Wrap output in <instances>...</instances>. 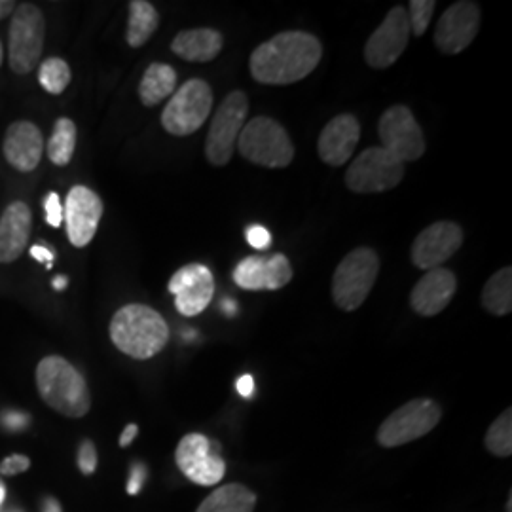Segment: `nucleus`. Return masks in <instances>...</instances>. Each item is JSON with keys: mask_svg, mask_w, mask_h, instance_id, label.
Instances as JSON below:
<instances>
[{"mask_svg": "<svg viewBox=\"0 0 512 512\" xmlns=\"http://www.w3.org/2000/svg\"><path fill=\"white\" fill-rule=\"evenodd\" d=\"M10 512H23V511H18V509H12V511Z\"/></svg>", "mask_w": 512, "mask_h": 512, "instance_id": "46", "label": "nucleus"}, {"mask_svg": "<svg viewBox=\"0 0 512 512\" xmlns=\"http://www.w3.org/2000/svg\"><path fill=\"white\" fill-rule=\"evenodd\" d=\"M410 40V25L406 8L389 10L380 27L370 35L365 46V61L372 69H387L404 54Z\"/></svg>", "mask_w": 512, "mask_h": 512, "instance_id": "13", "label": "nucleus"}, {"mask_svg": "<svg viewBox=\"0 0 512 512\" xmlns=\"http://www.w3.org/2000/svg\"><path fill=\"white\" fill-rule=\"evenodd\" d=\"M484 310L497 317H505L512 311V270L501 268L484 285L482 291Z\"/></svg>", "mask_w": 512, "mask_h": 512, "instance_id": "27", "label": "nucleus"}, {"mask_svg": "<svg viewBox=\"0 0 512 512\" xmlns=\"http://www.w3.org/2000/svg\"><path fill=\"white\" fill-rule=\"evenodd\" d=\"M486 448L497 458H509L512 454V410L507 408L497 420L490 425L486 433Z\"/></svg>", "mask_w": 512, "mask_h": 512, "instance_id": "29", "label": "nucleus"}, {"mask_svg": "<svg viewBox=\"0 0 512 512\" xmlns=\"http://www.w3.org/2000/svg\"><path fill=\"white\" fill-rule=\"evenodd\" d=\"M224 38L215 29H188L171 42V52L190 63H207L220 54Z\"/></svg>", "mask_w": 512, "mask_h": 512, "instance_id": "23", "label": "nucleus"}, {"mask_svg": "<svg viewBox=\"0 0 512 512\" xmlns=\"http://www.w3.org/2000/svg\"><path fill=\"white\" fill-rule=\"evenodd\" d=\"M55 291H63V289H67V277H55L54 283Z\"/></svg>", "mask_w": 512, "mask_h": 512, "instance_id": "43", "label": "nucleus"}, {"mask_svg": "<svg viewBox=\"0 0 512 512\" xmlns=\"http://www.w3.org/2000/svg\"><path fill=\"white\" fill-rule=\"evenodd\" d=\"M42 512H63L61 511V505L57 503V499L54 497H46L42 501Z\"/></svg>", "mask_w": 512, "mask_h": 512, "instance_id": "42", "label": "nucleus"}, {"mask_svg": "<svg viewBox=\"0 0 512 512\" xmlns=\"http://www.w3.org/2000/svg\"><path fill=\"white\" fill-rule=\"evenodd\" d=\"M29 467H31V459L21 454H14L0 463V473L4 476L19 475V473H25Z\"/></svg>", "mask_w": 512, "mask_h": 512, "instance_id": "35", "label": "nucleus"}, {"mask_svg": "<svg viewBox=\"0 0 512 512\" xmlns=\"http://www.w3.org/2000/svg\"><path fill=\"white\" fill-rule=\"evenodd\" d=\"M458 291V277L448 268L429 270L414 285L410 306L421 317H435L446 310Z\"/></svg>", "mask_w": 512, "mask_h": 512, "instance_id": "19", "label": "nucleus"}, {"mask_svg": "<svg viewBox=\"0 0 512 512\" xmlns=\"http://www.w3.org/2000/svg\"><path fill=\"white\" fill-rule=\"evenodd\" d=\"M213 109V90L200 78L183 84L162 112V126L175 137H186L202 128Z\"/></svg>", "mask_w": 512, "mask_h": 512, "instance_id": "7", "label": "nucleus"}, {"mask_svg": "<svg viewBox=\"0 0 512 512\" xmlns=\"http://www.w3.org/2000/svg\"><path fill=\"white\" fill-rule=\"evenodd\" d=\"M321 42L310 33L287 31L256 48L249 67L256 82L266 86H287L304 80L321 61Z\"/></svg>", "mask_w": 512, "mask_h": 512, "instance_id": "1", "label": "nucleus"}, {"mask_svg": "<svg viewBox=\"0 0 512 512\" xmlns=\"http://www.w3.org/2000/svg\"><path fill=\"white\" fill-rule=\"evenodd\" d=\"M44 211H46L48 224L54 226V228H59L61 222H63V205H61V200H59V196H57L55 192H52V194L44 200Z\"/></svg>", "mask_w": 512, "mask_h": 512, "instance_id": "37", "label": "nucleus"}, {"mask_svg": "<svg viewBox=\"0 0 512 512\" xmlns=\"http://www.w3.org/2000/svg\"><path fill=\"white\" fill-rule=\"evenodd\" d=\"M31 209L23 202L10 203L0 217V264L18 260L31 236Z\"/></svg>", "mask_w": 512, "mask_h": 512, "instance_id": "22", "label": "nucleus"}, {"mask_svg": "<svg viewBox=\"0 0 512 512\" xmlns=\"http://www.w3.org/2000/svg\"><path fill=\"white\" fill-rule=\"evenodd\" d=\"M160 25V16L156 8L147 0H133L129 2V23L126 40L131 48H141L148 42V38L156 33Z\"/></svg>", "mask_w": 512, "mask_h": 512, "instance_id": "26", "label": "nucleus"}, {"mask_svg": "<svg viewBox=\"0 0 512 512\" xmlns=\"http://www.w3.org/2000/svg\"><path fill=\"white\" fill-rule=\"evenodd\" d=\"M109 332L116 348L139 361L158 355L169 340V327L164 317L143 304H129L116 311Z\"/></svg>", "mask_w": 512, "mask_h": 512, "instance_id": "2", "label": "nucleus"}, {"mask_svg": "<svg viewBox=\"0 0 512 512\" xmlns=\"http://www.w3.org/2000/svg\"><path fill=\"white\" fill-rule=\"evenodd\" d=\"M0 65H2V42H0Z\"/></svg>", "mask_w": 512, "mask_h": 512, "instance_id": "45", "label": "nucleus"}, {"mask_svg": "<svg viewBox=\"0 0 512 512\" xmlns=\"http://www.w3.org/2000/svg\"><path fill=\"white\" fill-rule=\"evenodd\" d=\"M222 306H224V310H226L228 315H234V313H236V304H234V302H228V300H226Z\"/></svg>", "mask_w": 512, "mask_h": 512, "instance_id": "44", "label": "nucleus"}, {"mask_svg": "<svg viewBox=\"0 0 512 512\" xmlns=\"http://www.w3.org/2000/svg\"><path fill=\"white\" fill-rule=\"evenodd\" d=\"M245 238L249 241V245H251L253 249H258V251H266V249L272 245L270 232H268L264 226H260V224L249 226L247 232H245Z\"/></svg>", "mask_w": 512, "mask_h": 512, "instance_id": "34", "label": "nucleus"}, {"mask_svg": "<svg viewBox=\"0 0 512 512\" xmlns=\"http://www.w3.org/2000/svg\"><path fill=\"white\" fill-rule=\"evenodd\" d=\"M361 139V124L353 114H338L323 128L317 152L319 158L327 165L340 167L348 164L353 156V150L359 145Z\"/></svg>", "mask_w": 512, "mask_h": 512, "instance_id": "20", "label": "nucleus"}, {"mask_svg": "<svg viewBox=\"0 0 512 512\" xmlns=\"http://www.w3.org/2000/svg\"><path fill=\"white\" fill-rule=\"evenodd\" d=\"M147 475L148 471L145 463H133V465H131L128 478L129 495L141 494V490H143V486H145V480H147Z\"/></svg>", "mask_w": 512, "mask_h": 512, "instance_id": "36", "label": "nucleus"}, {"mask_svg": "<svg viewBox=\"0 0 512 512\" xmlns=\"http://www.w3.org/2000/svg\"><path fill=\"white\" fill-rule=\"evenodd\" d=\"M78 469L88 476L93 475L95 469H97V450H95V444L90 439L80 442V448H78Z\"/></svg>", "mask_w": 512, "mask_h": 512, "instance_id": "32", "label": "nucleus"}, {"mask_svg": "<svg viewBox=\"0 0 512 512\" xmlns=\"http://www.w3.org/2000/svg\"><path fill=\"white\" fill-rule=\"evenodd\" d=\"M380 274V256L370 247L353 249L332 275V300L344 311H355L365 304Z\"/></svg>", "mask_w": 512, "mask_h": 512, "instance_id": "5", "label": "nucleus"}, {"mask_svg": "<svg viewBox=\"0 0 512 512\" xmlns=\"http://www.w3.org/2000/svg\"><path fill=\"white\" fill-rule=\"evenodd\" d=\"M236 389H238V393L241 397L251 399L253 393H255V380H253V376H251V374H243V376L239 378L238 384H236Z\"/></svg>", "mask_w": 512, "mask_h": 512, "instance_id": "39", "label": "nucleus"}, {"mask_svg": "<svg viewBox=\"0 0 512 512\" xmlns=\"http://www.w3.org/2000/svg\"><path fill=\"white\" fill-rule=\"evenodd\" d=\"M378 135L382 148L403 164L416 162L425 154L423 131L414 112L404 105L385 110L378 122Z\"/></svg>", "mask_w": 512, "mask_h": 512, "instance_id": "11", "label": "nucleus"}, {"mask_svg": "<svg viewBox=\"0 0 512 512\" xmlns=\"http://www.w3.org/2000/svg\"><path fill=\"white\" fill-rule=\"evenodd\" d=\"M255 507L253 490L243 484H226L207 495L196 512H253Z\"/></svg>", "mask_w": 512, "mask_h": 512, "instance_id": "24", "label": "nucleus"}, {"mask_svg": "<svg viewBox=\"0 0 512 512\" xmlns=\"http://www.w3.org/2000/svg\"><path fill=\"white\" fill-rule=\"evenodd\" d=\"M175 461L188 480L200 486H215L226 475V463L220 458V444L202 433H190L179 442Z\"/></svg>", "mask_w": 512, "mask_h": 512, "instance_id": "12", "label": "nucleus"}, {"mask_svg": "<svg viewBox=\"0 0 512 512\" xmlns=\"http://www.w3.org/2000/svg\"><path fill=\"white\" fill-rule=\"evenodd\" d=\"M404 179V164L382 147L363 150L346 173V184L355 194H380L393 190Z\"/></svg>", "mask_w": 512, "mask_h": 512, "instance_id": "9", "label": "nucleus"}, {"mask_svg": "<svg viewBox=\"0 0 512 512\" xmlns=\"http://www.w3.org/2000/svg\"><path fill=\"white\" fill-rule=\"evenodd\" d=\"M46 23L40 8L23 2L16 6L10 25V69L16 74H29L37 69L44 50Z\"/></svg>", "mask_w": 512, "mask_h": 512, "instance_id": "8", "label": "nucleus"}, {"mask_svg": "<svg viewBox=\"0 0 512 512\" xmlns=\"http://www.w3.org/2000/svg\"><path fill=\"white\" fill-rule=\"evenodd\" d=\"M2 150L8 164L16 167L21 173H31L37 169L42 160V152H44L42 131L31 122H16L6 131Z\"/></svg>", "mask_w": 512, "mask_h": 512, "instance_id": "21", "label": "nucleus"}, {"mask_svg": "<svg viewBox=\"0 0 512 512\" xmlns=\"http://www.w3.org/2000/svg\"><path fill=\"white\" fill-rule=\"evenodd\" d=\"M29 421H31V418L27 414H23V412H18V410H6V412L0 414V425L8 433H19V431L27 429Z\"/></svg>", "mask_w": 512, "mask_h": 512, "instance_id": "33", "label": "nucleus"}, {"mask_svg": "<svg viewBox=\"0 0 512 512\" xmlns=\"http://www.w3.org/2000/svg\"><path fill=\"white\" fill-rule=\"evenodd\" d=\"M38 80L46 92L52 93V95H61L71 82V69L63 59L50 57L40 65Z\"/></svg>", "mask_w": 512, "mask_h": 512, "instance_id": "30", "label": "nucleus"}, {"mask_svg": "<svg viewBox=\"0 0 512 512\" xmlns=\"http://www.w3.org/2000/svg\"><path fill=\"white\" fill-rule=\"evenodd\" d=\"M435 8H437V2H433V0H412L410 2L408 10H406L410 35L414 33V37H421L427 31Z\"/></svg>", "mask_w": 512, "mask_h": 512, "instance_id": "31", "label": "nucleus"}, {"mask_svg": "<svg viewBox=\"0 0 512 512\" xmlns=\"http://www.w3.org/2000/svg\"><path fill=\"white\" fill-rule=\"evenodd\" d=\"M480 27V8L475 2L459 0L440 18L435 44L442 54L456 55L469 48Z\"/></svg>", "mask_w": 512, "mask_h": 512, "instance_id": "17", "label": "nucleus"}, {"mask_svg": "<svg viewBox=\"0 0 512 512\" xmlns=\"http://www.w3.org/2000/svg\"><path fill=\"white\" fill-rule=\"evenodd\" d=\"M175 86H177L175 69L164 63H152L139 84L141 103L145 107H156L169 95H173Z\"/></svg>", "mask_w": 512, "mask_h": 512, "instance_id": "25", "label": "nucleus"}, {"mask_svg": "<svg viewBox=\"0 0 512 512\" xmlns=\"http://www.w3.org/2000/svg\"><path fill=\"white\" fill-rule=\"evenodd\" d=\"M14 10H16V2L0 0V19L8 18L10 14H14Z\"/></svg>", "mask_w": 512, "mask_h": 512, "instance_id": "41", "label": "nucleus"}, {"mask_svg": "<svg viewBox=\"0 0 512 512\" xmlns=\"http://www.w3.org/2000/svg\"><path fill=\"white\" fill-rule=\"evenodd\" d=\"M239 154L262 167L283 169L291 165L294 147L287 129L268 116H256L239 133Z\"/></svg>", "mask_w": 512, "mask_h": 512, "instance_id": "4", "label": "nucleus"}, {"mask_svg": "<svg viewBox=\"0 0 512 512\" xmlns=\"http://www.w3.org/2000/svg\"><path fill=\"white\" fill-rule=\"evenodd\" d=\"M76 148V126L69 118H59L55 122L54 133L48 141V158L55 165L63 167L73 160Z\"/></svg>", "mask_w": 512, "mask_h": 512, "instance_id": "28", "label": "nucleus"}, {"mask_svg": "<svg viewBox=\"0 0 512 512\" xmlns=\"http://www.w3.org/2000/svg\"><path fill=\"white\" fill-rule=\"evenodd\" d=\"M249 99L243 92H232L219 105L205 139V156L209 164L222 167L234 156L239 133L247 122Z\"/></svg>", "mask_w": 512, "mask_h": 512, "instance_id": "6", "label": "nucleus"}, {"mask_svg": "<svg viewBox=\"0 0 512 512\" xmlns=\"http://www.w3.org/2000/svg\"><path fill=\"white\" fill-rule=\"evenodd\" d=\"M442 418L439 404L431 399H414L395 410L378 429L384 448H397L429 435Z\"/></svg>", "mask_w": 512, "mask_h": 512, "instance_id": "10", "label": "nucleus"}, {"mask_svg": "<svg viewBox=\"0 0 512 512\" xmlns=\"http://www.w3.org/2000/svg\"><path fill=\"white\" fill-rule=\"evenodd\" d=\"M137 435H139V427H137L135 423H129L128 427L122 431V437H120V446H122V448H126V446H129V444L135 440Z\"/></svg>", "mask_w": 512, "mask_h": 512, "instance_id": "40", "label": "nucleus"}, {"mask_svg": "<svg viewBox=\"0 0 512 512\" xmlns=\"http://www.w3.org/2000/svg\"><path fill=\"white\" fill-rule=\"evenodd\" d=\"M0 484H2V480H0Z\"/></svg>", "mask_w": 512, "mask_h": 512, "instance_id": "47", "label": "nucleus"}, {"mask_svg": "<svg viewBox=\"0 0 512 512\" xmlns=\"http://www.w3.org/2000/svg\"><path fill=\"white\" fill-rule=\"evenodd\" d=\"M461 245L463 230L458 224L450 220H440L427 226L420 232V236L414 239L410 258L416 268L429 272L435 268H442V264L456 255Z\"/></svg>", "mask_w": 512, "mask_h": 512, "instance_id": "14", "label": "nucleus"}, {"mask_svg": "<svg viewBox=\"0 0 512 512\" xmlns=\"http://www.w3.org/2000/svg\"><path fill=\"white\" fill-rule=\"evenodd\" d=\"M103 217L101 198L86 186H74L63 207L67 236L74 247H86L95 238L99 220Z\"/></svg>", "mask_w": 512, "mask_h": 512, "instance_id": "18", "label": "nucleus"}, {"mask_svg": "<svg viewBox=\"0 0 512 512\" xmlns=\"http://www.w3.org/2000/svg\"><path fill=\"white\" fill-rule=\"evenodd\" d=\"M31 256L38 260V262H42V264H46V268L48 270H52V262H54V253L50 251V249H46V247H42V245H33L31 247Z\"/></svg>", "mask_w": 512, "mask_h": 512, "instance_id": "38", "label": "nucleus"}, {"mask_svg": "<svg viewBox=\"0 0 512 512\" xmlns=\"http://www.w3.org/2000/svg\"><path fill=\"white\" fill-rule=\"evenodd\" d=\"M169 293L175 296V306L184 317H196L213 300L215 279L207 266L186 264L169 279Z\"/></svg>", "mask_w": 512, "mask_h": 512, "instance_id": "15", "label": "nucleus"}, {"mask_svg": "<svg viewBox=\"0 0 512 512\" xmlns=\"http://www.w3.org/2000/svg\"><path fill=\"white\" fill-rule=\"evenodd\" d=\"M293 281V264L281 253L243 258L234 270V283L245 291H279Z\"/></svg>", "mask_w": 512, "mask_h": 512, "instance_id": "16", "label": "nucleus"}, {"mask_svg": "<svg viewBox=\"0 0 512 512\" xmlns=\"http://www.w3.org/2000/svg\"><path fill=\"white\" fill-rule=\"evenodd\" d=\"M37 387L42 401L65 418H84L92 408L84 376L59 355L44 357L38 363Z\"/></svg>", "mask_w": 512, "mask_h": 512, "instance_id": "3", "label": "nucleus"}]
</instances>
